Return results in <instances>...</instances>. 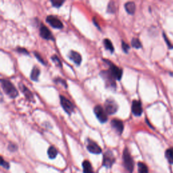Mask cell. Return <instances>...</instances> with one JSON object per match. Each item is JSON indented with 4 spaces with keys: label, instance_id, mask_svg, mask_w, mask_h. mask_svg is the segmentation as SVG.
Listing matches in <instances>:
<instances>
[{
    "label": "cell",
    "instance_id": "obj_1",
    "mask_svg": "<svg viewBox=\"0 0 173 173\" xmlns=\"http://www.w3.org/2000/svg\"><path fill=\"white\" fill-rule=\"evenodd\" d=\"M0 83L2 84V89H4V92L8 96L12 97V98H15L18 96V92L17 89L10 81L8 80L2 79L0 80Z\"/></svg>",
    "mask_w": 173,
    "mask_h": 173
},
{
    "label": "cell",
    "instance_id": "obj_2",
    "mask_svg": "<svg viewBox=\"0 0 173 173\" xmlns=\"http://www.w3.org/2000/svg\"><path fill=\"white\" fill-rule=\"evenodd\" d=\"M123 160H124V166L126 168L127 171L129 173H132L133 171L134 167V162L133 160L128 149H125L123 152Z\"/></svg>",
    "mask_w": 173,
    "mask_h": 173
},
{
    "label": "cell",
    "instance_id": "obj_3",
    "mask_svg": "<svg viewBox=\"0 0 173 173\" xmlns=\"http://www.w3.org/2000/svg\"><path fill=\"white\" fill-rule=\"evenodd\" d=\"M105 112L108 114H115L118 110V104L113 99L109 98L105 102Z\"/></svg>",
    "mask_w": 173,
    "mask_h": 173
},
{
    "label": "cell",
    "instance_id": "obj_4",
    "mask_svg": "<svg viewBox=\"0 0 173 173\" xmlns=\"http://www.w3.org/2000/svg\"><path fill=\"white\" fill-rule=\"evenodd\" d=\"M108 62L110 64V69H109L108 71L112 76V77L114 79H116L118 80H121L122 75V70L121 68H119L118 67L114 66L113 64L110 63V62Z\"/></svg>",
    "mask_w": 173,
    "mask_h": 173
},
{
    "label": "cell",
    "instance_id": "obj_5",
    "mask_svg": "<svg viewBox=\"0 0 173 173\" xmlns=\"http://www.w3.org/2000/svg\"><path fill=\"white\" fill-rule=\"evenodd\" d=\"M94 112L96 114L97 118H98L99 121L102 122V123L107 121V114L102 106H100V105H96V106L94 108Z\"/></svg>",
    "mask_w": 173,
    "mask_h": 173
},
{
    "label": "cell",
    "instance_id": "obj_6",
    "mask_svg": "<svg viewBox=\"0 0 173 173\" xmlns=\"http://www.w3.org/2000/svg\"><path fill=\"white\" fill-rule=\"evenodd\" d=\"M60 103L64 110L68 114H71L74 111V105L72 104V102L69 99H66L65 97L62 96H60Z\"/></svg>",
    "mask_w": 173,
    "mask_h": 173
},
{
    "label": "cell",
    "instance_id": "obj_7",
    "mask_svg": "<svg viewBox=\"0 0 173 173\" xmlns=\"http://www.w3.org/2000/svg\"><path fill=\"white\" fill-rule=\"evenodd\" d=\"M114 162H115V158H114L112 152L110 151H108L104 153L103 165L107 167V168H110V167L112 166Z\"/></svg>",
    "mask_w": 173,
    "mask_h": 173
},
{
    "label": "cell",
    "instance_id": "obj_8",
    "mask_svg": "<svg viewBox=\"0 0 173 173\" xmlns=\"http://www.w3.org/2000/svg\"><path fill=\"white\" fill-rule=\"evenodd\" d=\"M46 21L55 29H62L63 27L62 22L54 16H48L46 18Z\"/></svg>",
    "mask_w": 173,
    "mask_h": 173
},
{
    "label": "cell",
    "instance_id": "obj_9",
    "mask_svg": "<svg viewBox=\"0 0 173 173\" xmlns=\"http://www.w3.org/2000/svg\"><path fill=\"white\" fill-rule=\"evenodd\" d=\"M131 110H132V112L135 116H141L142 112H143L141 102L138 101V100H134L132 102Z\"/></svg>",
    "mask_w": 173,
    "mask_h": 173
},
{
    "label": "cell",
    "instance_id": "obj_10",
    "mask_svg": "<svg viewBox=\"0 0 173 173\" xmlns=\"http://www.w3.org/2000/svg\"><path fill=\"white\" fill-rule=\"evenodd\" d=\"M40 35L45 39L47 40H54V36L52 34L50 30L47 29V28L42 24L40 28Z\"/></svg>",
    "mask_w": 173,
    "mask_h": 173
},
{
    "label": "cell",
    "instance_id": "obj_11",
    "mask_svg": "<svg viewBox=\"0 0 173 173\" xmlns=\"http://www.w3.org/2000/svg\"><path fill=\"white\" fill-rule=\"evenodd\" d=\"M86 147H87L89 152H90L92 153H95V154H99V153L102 152L101 147L96 143H95V142L91 140L88 141V144Z\"/></svg>",
    "mask_w": 173,
    "mask_h": 173
},
{
    "label": "cell",
    "instance_id": "obj_12",
    "mask_svg": "<svg viewBox=\"0 0 173 173\" xmlns=\"http://www.w3.org/2000/svg\"><path fill=\"white\" fill-rule=\"evenodd\" d=\"M111 124L114 129L116 131V132L118 134H121L124 129L123 122L117 119H114L111 121Z\"/></svg>",
    "mask_w": 173,
    "mask_h": 173
},
{
    "label": "cell",
    "instance_id": "obj_13",
    "mask_svg": "<svg viewBox=\"0 0 173 173\" xmlns=\"http://www.w3.org/2000/svg\"><path fill=\"white\" fill-rule=\"evenodd\" d=\"M69 58L71 60L76 64L77 65H79L82 61V58L79 53L74 51H71L70 52Z\"/></svg>",
    "mask_w": 173,
    "mask_h": 173
},
{
    "label": "cell",
    "instance_id": "obj_14",
    "mask_svg": "<svg viewBox=\"0 0 173 173\" xmlns=\"http://www.w3.org/2000/svg\"><path fill=\"white\" fill-rule=\"evenodd\" d=\"M124 8L128 13L130 14H133L135 13L136 6H135V3L132 2H129L125 4Z\"/></svg>",
    "mask_w": 173,
    "mask_h": 173
},
{
    "label": "cell",
    "instance_id": "obj_15",
    "mask_svg": "<svg viewBox=\"0 0 173 173\" xmlns=\"http://www.w3.org/2000/svg\"><path fill=\"white\" fill-rule=\"evenodd\" d=\"M20 90L23 92V93L24 94V96H26L27 99H29L30 100H33V95L29 89L27 88L23 84H22V85L20 84Z\"/></svg>",
    "mask_w": 173,
    "mask_h": 173
},
{
    "label": "cell",
    "instance_id": "obj_16",
    "mask_svg": "<svg viewBox=\"0 0 173 173\" xmlns=\"http://www.w3.org/2000/svg\"><path fill=\"white\" fill-rule=\"evenodd\" d=\"M83 173H93L91 164L87 160H85L83 162Z\"/></svg>",
    "mask_w": 173,
    "mask_h": 173
},
{
    "label": "cell",
    "instance_id": "obj_17",
    "mask_svg": "<svg viewBox=\"0 0 173 173\" xmlns=\"http://www.w3.org/2000/svg\"><path fill=\"white\" fill-rule=\"evenodd\" d=\"M40 74V71L37 67L35 66L34 68H33L31 74H30V79L34 81H37V80L39 79V77Z\"/></svg>",
    "mask_w": 173,
    "mask_h": 173
},
{
    "label": "cell",
    "instance_id": "obj_18",
    "mask_svg": "<svg viewBox=\"0 0 173 173\" xmlns=\"http://www.w3.org/2000/svg\"><path fill=\"white\" fill-rule=\"evenodd\" d=\"M47 155H48L49 158L50 159H54L58 155V151L55 149V147L54 146H51L49 147L48 150H47Z\"/></svg>",
    "mask_w": 173,
    "mask_h": 173
},
{
    "label": "cell",
    "instance_id": "obj_19",
    "mask_svg": "<svg viewBox=\"0 0 173 173\" xmlns=\"http://www.w3.org/2000/svg\"><path fill=\"white\" fill-rule=\"evenodd\" d=\"M138 173H148V169L146 164L142 162L138 164Z\"/></svg>",
    "mask_w": 173,
    "mask_h": 173
},
{
    "label": "cell",
    "instance_id": "obj_20",
    "mask_svg": "<svg viewBox=\"0 0 173 173\" xmlns=\"http://www.w3.org/2000/svg\"><path fill=\"white\" fill-rule=\"evenodd\" d=\"M104 46L105 48L108 49L110 52H114V46L110 40L108 39H105L104 40Z\"/></svg>",
    "mask_w": 173,
    "mask_h": 173
},
{
    "label": "cell",
    "instance_id": "obj_21",
    "mask_svg": "<svg viewBox=\"0 0 173 173\" xmlns=\"http://www.w3.org/2000/svg\"><path fill=\"white\" fill-rule=\"evenodd\" d=\"M166 157L170 163L173 164V148H170L166 150Z\"/></svg>",
    "mask_w": 173,
    "mask_h": 173
},
{
    "label": "cell",
    "instance_id": "obj_22",
    "mask_svg": "<svg viewBox=\"0 0 173 173\" xmlns=\"http://www.w3.org/2000/svg\"><path fill=\"white\" fill-rule=\"evenodd\" d=\"M131 44H132L133 47L137 49H139L141 47V43L139 39L137 38H133L132 41H131Z\"/></svg>",
    "mask_w": 173,
    "mask_h": 173
},
{
    "label": "cell",
    "instance_id": "obj_23",
    "mask_svg": "<svg viewBox=\"0 0 173 173\" xmlns=\"http://www.w3.org/2000/svg\"><path fill=\"white\" fill-rule=\"evenodd\" d=\"M0 166H3L4 168L8 169L10 168V164L8 162L5 161L4 159L3 158L2 156H0Z\"/></svg>",
    "mask_w": 173,
    "mask_h": 173
},
{
    "label": "cell",
    "instance_id": "obj_24",
    "mask_svg": "<svg viewBox=\"0 0 173 173\" xmlns=\"http://www.w3.org/2000/svg\"><path fill=\"white\" fill-rule=\"evenodd\" d=\"M51 2L54 7L59 8L64 4V1H60V0H53V1H51Z\"/></svg>",
    "mask_w": 173,
    "mask_h": 173
},
{
    "label": "cell",
    "instance_id": "obj_25",
    "mask_svg": "<svg viewBox=\"0 0 173 173\" xmlns=\"http://www.w3.org/2000/svg\"><path fill=\"white\" fill-rule=\"evenodd\" d=\"M52 59L53 60V62H54L57 66L62 67V63H61L60 60H59V58H58V56H56V55H53L52 57Z\"/></svg>",
    "mask_w": 173,
    "mask_h": 173
},
{
    "label": "cell",
    "instance_id": "obj_26",
    "mask_svg": "<svg viewBox=\"0 0 173 173\" xmlns=\"http://www.w3.org/2000/svg\"><path fill=\"white\" fill-rule=\"evenodd\" d=\"M122 49L124 50V52L126 53H127L129 49V46L127 43H124V41H122Z\"/></svg>",
    "mask_w": 173,
    "mask_h": 173
},
{
    "label": "cell",
    "instance_id": "obj_27",
    "mask_svg": "<svg viewBox=\"0 0 173 173\" xmlns=\"http://www.w3.org/2000/svg\"><path fill=\"white\" fill-rule=\"evenodd\" d=\"M115 7V5L114 4V2H110L108 5V12H114L115 10H114L113 8Z\"/></svg>",
    "mask_w": 173,
    "mask_h": 173
},
{
    "label": "cell",
    "instance_id": "obj_28",
    "mask_svg": "<svg viewBox=\"0 0 173 173\" xmlns=\"http://www.w3.org/2000/svg\"><path fill=\"white\" fill-rule=\"evenodd\" d=\"M8 149H9L11 152H14L17 149V146L13 143H10L9 146H8Z\"/></svg>",
    "mask_w": 173,
    "mask_h": 173
},
{
    "label": "cell",
    "instance_id": "obj_29",
    "mask_svg": "<svg viewBox=\"0 0 173 173\" xmlns=\"http://www.w3.org/2000/svg\"><path fill=\"white\" fill-rule=\"evenodd\" d=\"M55 82H59V83H62V84H64V85H65L66 87V83L65 82V80H64L61 79H58L55 80Z\"/></svg>",
    "mask_w": 173,
    "mask_h": 173
},
{
    "label": "cell",
    "instance_id": "obj_30",
    "mask_svg": "<svg viewBox=\"0 0 173 173\" xmlns=\"http://www.w3.org/2000/svg\"><path fill=\"white\" fill-rule=\"evenodd\" d=\"M35 56L37 58V59L40 61L41 62H42V63H44V60L42 59V58H41L40 56V55L39 54H37V53H35Z\"/></svg>",
    "mask_w": 173,
    "mask_h": 173
},
{
    "label": "cell",
    "instance_id": "obj_31",
    "mask_svg": "<svg viewBox=\"0 0 173 173\" xmlns=\"http://www.w3.org/2000/svg\"><path fill=\"white\" fill-rule=\"evenodd\" d=\"M18 52H20V53H25V54H29V52H28L26 49H24V48H19L18 49Z\"/></svg>",
    "mask_w": 173,
    "mask_h": 173
}]
</instances>
